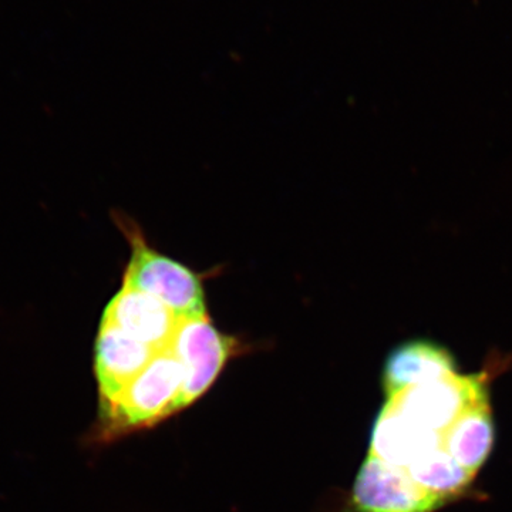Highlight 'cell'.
Returning a JSON list of instances; mask_svg holds the SVG:
<instances>
[{
  "label": "cell",
  "mask_w": 512,
  "mask_h": 512,
  "mask_svg": "<svg viewBox=\"0 0 512 512\" xmlns=\"http://www.w3.org/2000/svg\"><path fill=\"white\" fill-rule=\"evenodd\" d=\"M121 228L131 244L123 286L154 296L180 319L207 315L200 276L147 245L140 229L131 227L126 221L121 224Z\"/></svg>",
  "instance_id": "1"
},
{
  "label": "cell",
  "mask_w": 512,
  "mask_h": 512,
  "mask_svg": "<svg viewBox=\"0 0 512 512\" xmlns=\"http://www.w3.org/2000/svg\"><path fill=\"white\" fill-rule=\"evenodd\" d=\"M185 370L173 350H161L103 416L111 431L151 426L185 409Z\"/></svg>",
  "instance_id": "2"
},
{
  "label": "cell",
  "mask_w": 512,
  "mask_h": 512,
  "mask_svg": "<svg viewBox=\"0 0 512 512\" xmlns=\"http://www.w3.org/2000/svg\"><path fill=\"white\" fill-rule=\"evenodd\" d=\"M490 400L485 375L457 372L410 387L387 399L386 406L420 429L441 434L474 404Z\"/></svg>",
  "instance_id": "3"
},
{
  "label": "cell",
  "mask_w": 512,
  "mask_h": 512,
  "mask_svg": "<svg viewBox=\"0 0 512 512\" xmlns=\"http://www.w3.org/2000/svg\"><path fill=\"white\" fill-rule=\"evenodd\" d=\"M235 343L212 325L208 315L180 320L170 349L185 370V407L210 389L234 352Z\"/></svg>",
  "instance_id": "4"
},
{
  "label": "cell",
  "mask_w": 512,
  "mask_h": 512,
  "mask_svg": "<svg viewBox=\"0 0 512 512\" xmlns=\"http://www.w3.org/2000/svg\"><path fill=\"white\" fill-rule=\"evenodd\" d=\"M353 504L360 512H434L446 500L421 488L406 468L369 454L357 474Z\"/></svg>",
  "instance_id": "5"
},
{
  "label": "cell",
  "mask_w": 512,
  "mask_h": 512,
  "mask_svg": "<svg viewBox=\"0 0 512 512\" xmlns=\"http://www.w3.org/2000/svg\"><path fill=\"white\" fill-rule=\"evenodd\" d=\"M158 350L116 326L100 323L94 349V370L99 382L101 409L107 410L150 365Z\"/></svg>",
  "instance_id": "6"
},
{
  "label": "cell",
  "mask_w": 512,
  "mask_h": 512,
  "mask_svg": "<svg viewBox=\"0 0 512 512\" xmlns=\"http://www.w3.org/2000/svg\"><path fill=\"white\" fill-rule=\"evenodd\" d=\"M180 318L154 296L123 286L111 298L101 323L116 326L151 348H171Z\"/></svg>",
  "instance_id": "7"
},
{
  "label": "cell",
  "mask_w": 512,
  "mask_h": 512,
  "mask_svg": "<svg viewBox=\"0 0 512 512\" xmlns=\"http://www.w3.org/2000/svg\"><path fill=\"white\" fill-rule=\"evenodd\" d=\"M456 372V360L444 346L430 340L403 343L387 357L383 387L387 399Z\"/></svg>",
  "instance_id": "8"
},
{
  "label": "cell",
  "mask_w": 512,
  "mask_h": 512,
  "mask_svg": "<svg viewBox=\"0 0 512 512\" xmlns=\"http://www.w3.org/2000/svg\"><path fill=\"white\" fill-rule=\"evenodd\" d=\"M440 447V434L414 426L384 404L370 441V456L394 467L407 468Z\"/></svg>",
  "instance_id": "9"
},
{
  "label": "cell",
  "mask_w": 512,
  "mask_h": 512,
  "mask_svg": "<svg viewBox=\"0 0 512 512\" xmlns=\"http://www.w3.org/2000/svg\"><path fill=\"white\" fill-rule=\"evenodd\" d=\"M494 444V423L490 400L471 406L440 434V447L461 467L477 474Z\"/></svg>",
  "instance_id": "10"
},
{
  "label": "cell",
  "mask_w": 512,
  "mask_h": 512,
  "mask_svg": "<svg viewBox=\"0 0 512 512\" xmlns=\"http://www.w3.org/2000/svg\"><path fill=\"white\" fill-rule=\"evenodd\" d=\"M406 470L421 488L439 495L446 501L453 500L458 494L463 493L476 477V474L461 467L441 447L420 457Z\"/></svg>",
  "instance_id": "11"
}]
</instances>
